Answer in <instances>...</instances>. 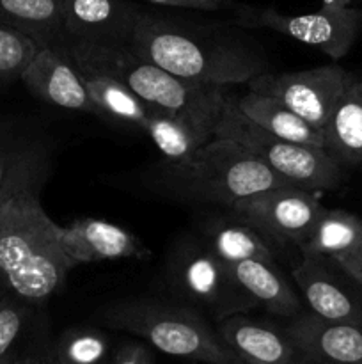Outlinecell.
Instances as JSON below:
<instances>
[{"label":"cell","mask_w":362,"mask_h":364,"mask_svg":"<svg viewBox=\"0 0 362 364\" xmlns=\"http://www.w3.org/2000/svg\"><path fill=\"white\" fill-rule=\"evenodd\" d=\"M78 267L66 252L62 226L53 223L38 194H20L0 205V279L7 291L41 306Z\"/></svg>","instance_id":"obj_2"},{"label":"cell","mask_w":362,"mask_h":364,"mask_svg":"<svg viewBox=\"0 0 362 364\" xmlns=\"http://www.w3.org/2000/svg\"><path fill=\"white\" fill-rule=\"evenodd\" d=\"M142 130L151 137L165 160H183L215 137L213 128L192 117L153 109Z\"/></svg>","instance_id":"obj_25"},{"label":"cell","mask_w":362,"mask_h":364,"mask_svg":"<svg viewBox=\"0 0 362 364\" xmlns=\"http://www.w3.org/2000/svg\"><path fill=\"white\" fill-rule=\"evenodd\" d=\"M38 48L34 39L0 23V82L20 80Z\"/></svg>","instance_id":"obj_28"},{"label":"cell","mask_w":362,"mask_h":364,"mask_svg":"<svg viewBox=\"0 0 362 364\" xmlns=\"http://www.w3.org/2000/svg\"><path fill=\"white\" fill-rule=\"evenodd\" d=\"M233 100L238 109L248 119L268 130L270 134L286 139V141L297 142V144L325 148V135L312 128L307 121L302 119L298 114L287 109L279 100L254 91H248L247 95L240 96V98L233 96Z\"/></svg>","instance_id":"obj_22"},{"label":"cell","mask_w":362,"mask_h":364,"mask_svg":"<svg viewBox=\"0 0 362 364\" xmlns=\"http://www.w3.org/2000/svg\"><path fill=\"white\" fill-rule=\"evenodd\" d=\"M67 45L116 73L151 109L192 117L215 132L216 119L227 100L222 85L176 77L138 57L131 46H99L82 41H67Z\"/></svg>","instance_id":"obj_5"},{"label":"cell","mask_w":362,"mask_h":364,"mask_svg":"<svg viewBox=\"0 0 362 364\" xmlns=\"http://www.w3.org/2000/svg\"><path fill=\"white\" fill-rule=\"evenodd\" d=\"M151 183L169 198L224 208L254 192L290 185L243 146L220 137L183 160L163 159L151 169Z\"/></svg>","instance_id":"obj_3"},{"label":"cell","mask_w":362,"mask_h":364,"mask_svg":"<svg viewBox=\"0 0 362 364\" xmlns=\"http://www.w3.org/2000/svg\"><path fill=\"white\" fill-rule=\"evenodd\" d=\"M236 23L241 27L268 28L304 45L322 50L332 59H341L351 50L362 31V9H319L309 14H280L273 7L236 4Z\"/></svg>","instance_id":"obj_8"},{"label":"cell","mask_w":362,"mask_h":364,"mask_svg":"<svg viewBox=\"0 0 362 364\" xmlns=\"http://www.w3.org/2000/svg\"><path fill=\"white\" fill-rule=\"evenodd\" d=\"M323 208L314 191L284 185L236 199L229 210L275 244L300 247Z\"/></svg>","instance_id":"obj_9"},{"label":"cell","mask_w":362,"mask_h":364,"mask_svg":"<svg viewBox=\"0 0 362 364\" xmlns=\"http://www.w3.org/2000/svg\"><path fill=\"white\" fill-rule=\"evenodd\" d=\"M165 283L174 297L215 322L258 308L231 265L216 258L197 235H185L170 249Z\"/></svg>","instance_id":"obj_7"},{"label":"cell","mask_w":362,"mask_h":364,"mask_svg":"<svg viewBox=\"0 0 362 364\" xmlns=\"http://www.w3.org/2000/svg\"><path fill=\"white\" fill-rule=\"evenodd\" d=\"M362 287V251L334 258Z\"/></svg>","instance_id":"obj_31"},{"label":"cell","mask_w":362,"mask_h":364,"mask_svg":"<svg viewBox=\"0 0 362 364\" xmlns=\"http://www.w3.org/2000/svg\"><path fill=\"white\" fill-rule=\"evenodd\" d=\"M6 294H7V288H6V284L2 283V279H0V299H2Z\"/></svg>","instance_id":"obj_35"},{"label":"cell","mask_w":362,"mask_h":364,"mask_svg":"<svg viewBox=\"0 0 362 364\" xmlns=\"http://www.w3.org/2000/svg\"><path fill=\"white\" fill-rule=\"evenodd\" d=\"M112 364H155V359L144 343L128 341L114 352Z\"/></svg>","instance_id":"obj_29"},{"label":"cell","mask_w":362,"mask_h":364,"mask_svg":"<svg viewBox=\"0 0 362 364\" xmlns=\"http://www.w3.org/2000/svg\"><path fill=\"white\" fill-rule=\"evenodd\" d=\"M350 71L337 64L291 73H263L247 82L248 91L272 96L323 134Z\"/></svg>","instance_id":"obj_10"},{"label":"cell","mask_w":362,"mask_h":364,"mask_svg":"<svg viewBox=\"0 0 362 364\" xmlns=\"http://www.w3.org/2000/svg\"><path fill=\"white\" fill-rule=\"evenodd\" d=\"M67 48H70L71 57L75 59V64L80 71L89 96L102 110V116L144 128L146 121L153 110L151 107L142 102L116 73L96 64L89 57L82 55L70 45H67Z\"/></svg>","instance_id":"obj_19"},{"label":"cell","mask_w":362,"mask_h":364,"mask_svg":"<svg viewBox=\"0 0 362 364\" xmlns=\"http://www.w3.org/2000/svg\"><path fill=\"white\" fill-rule=\"evenodd\" d=\"M130 46L148 63L199 84H247L265 71V59L233 36L146 9Z\"/></svg>","instance_id":"obj_1"},{"label":"cell","mask_w":362,"mask_h":364,"mask_svg":"<svg viewBox=\"0 0 362 364\" xmlns=\"http://www.w3.org/2000/svg\"><path fill=\"white\" fill-rule=\"evenodd\" d=\"M215 329L241 364H304L286 329L272 322L238 313Z\"/></svg>","instance_id":"obj_16"},{"label":"cell","mask_w":362,"mask_h":364,"mask_svg":"<svg viewBox=\"0 0 362 364\" xmlns=\"http://www.w3.org/2000/svg\"><path fill=\"white\" fill-rule=\"evenodd\" d=\"M20 80L32 96L48 105L102 116V110L89 96L67 43L39 46Z\"/></svg>","instance_id":"obj_13"},{"label":"cell","mask_w":362,"mask_h":364,"mask_svg":"<svg viewBox=\"0 0 362 364\" xmlns=\"http://www.w3.org/2000/svg\"><path fill=\"white\" fill-rule=\"evenodd\" d=\"M62 242L77 265L105 259H148L151 255L141 238L126 228L92 217L75 219L70 226H62Z\"/></svg>","instance_id":"obj_17"},{"label":"cell","mask_w":362,"mask_h":364,"mask_svg":"<svg viewBox=\"0 0 362 364\" xmlns=\"http://www.w3.org/2000/svg\"><path fill=\"white\" fill-rule=\"evenodd\" d=\"M229 210V208H227ZM199 240L227 265L247 262V259H261V262H277L275 242L266 238L247 223L234 215L215 213L199 223Z\"/></svg>","instance_id":"obj_18"},{"label":"cell","mask_w":362,"mask_h":364,"mask_svg":"<svg viewBox=\"0 0 362 364\" xmlns=\"http://www.w3.org/2000/svg\"><path fill=\"white\" fill-rule=\"evenodd\" d=\"M35 361H38V364H53L52 361H50V359L48 358H46V355H45V352H35Z\"/></svg>","instance_id":"obj_34"},{"label":"cell","mask_w":362,"mask_h":364,"mask_svg":"<svg viewBox=\"0 0 362 364\" xmlns=\"http://www.w3.org/2000/svg\"><path fill=\"white\" fill-rule=\"evenodd\" d=\"M45 352L53 364H112V343L96 327H71Z\"/></svg>","instance_id":"obj_26"},{"label":"cell","mask_w":362,"mask_h":364,"mask_svg":"<svg viewBox=\"0 0 362 364\" xmlns=\"http://www.w3.org/2000/svg\"><path fill=\"white\" fill-rule=\"evenodd\" d=\"M284 329L304 364H362V323L332 322L302 311Z\"/></svg>","instance_id":"obj_15"},{"label":"cell","mask_w":362,"mask_h":364,"mask_svg":"<svg viewBox=\"0 0 362 364\" xmlns=\"http://www.w3.org/2000/svg\"><path fill=\"white\" fill-rule=\"evenodd\" d=\"M355 0H322L323 9H344V7H351Z\"/></svg>","instance_id":"obj_32"},{"label":"cell","mask_w":362,"mask_h":364,"mask_svg":"<svg viewBox=\"0 0 362 364\" xmlns=\"http://www.w3.org/2000/svg\"><path fill=\"white\" fill-rule=\"evenodd\" d=\"M11 364H38L35 361V352H18V355L14 358V361Z\"/></svg>","instance_id":"obj_33"},{"label":"cell","mask_w":362,"mask_h":364,"mask_svg":"<svg viewBox=\"0 0 362 364\" xmlns=\"http://www.w3.org/2000/svg\"><path fill=\"white\" fill-rule=\"evenodd\" d=\"M293 281L316 316L362 323V287L334 258L300 255Z\"/></svg>","instance_id":"obj_11"},{"label":"cell","mask_w":362,"mask_h":364,"mask_svg":"<svg viewBox=\"0 0 362 364\" xmlns=\"http://www.w3.org/2000/svg\"><path fill=\"white\" fill-rule=\"evenodd\" d=\"M28 302L7 291L0 299V364H11L20 352V341L31 320Z\"/></svg>","instance_id":"obj_27"},{"label":"cell","mask_w":362,"mask_h":364,"mask_svg":"<svg viewBox=\"0 0 362 364\" xmlns=\"http://www.w3.org/2000/svg\"><path fill=\"white\" fill-rule=\"evenodd\" d=\"M0 23L28 36L39 46L67 43L60 0H0Z\"/></svg>","instance_id":"obj_23"},{"label":"cell","mask_w":362,"mask_h":364,"mask_svg":"<svg viewBox=\"0 0 362 364\" xmlns=\"http://www.w3.org/2000/svg\"><path fill=\"white\" fill-rule=\"evenodd\" d=\"M238 283L251 295L258 308L280 318H293L304 311L300 297L280 272L277 262L247 259L231 265Z\"/></svg>","instance_id":"obj_21"},{"label":"cell","mask_w":362,"mask_h":364,"mask_svg":"<svg viewBox=\"0 0 362 364\" xmlns=\"http://www.w3.org/2000/svg\"><path fill=\"white\" fill-rule=\"evenodd\" d=\"M142 2L192 11H222L234 9V6H236L233 0H142Z\"/></svg>","instance_id":"obj_30"},{"label":"cell","mask_w":362,"mask_h":364,"mask_svg":"<svg viewBox=\"0 0 362 364\" xmlns=\"http://www.w3.org/2000/svg\"><path fill=\"white\" fill-rule=\"evenodd\" d=\"M323 135L325 149L341 166H362V77L348 75Z\"/></svg>","instance_id":"obj_20"},{"label":"cell","mask_w":362,"mask_h":364,"mask_svg":"<svg viewBox=\"0 0 362 364\" xmlns=\"http://www.w3.org/2000/svg\"><path fill=\"white\" fill-rule=\"evenodd\" d=\"M298 251L300 255L329 258L362 251V219L344 210L323 208Z\"/></svg>","instance_id":"obj_24"},{"label":"cell","mask_w":362,"mask_h":364,"mask_svg":"<svg viewBox=\"0 0 362 364\" xmlns=\"http://www.w3.org/2000/svg\"><path fill=\"white\" fill-rule=\"evenodd\" d=\"M52 171L45 139L25 124L0 117V205L20 194H41Z\"/></svg>","instance_id":"obj_12"},{"label":"cell","mask_w":362,"mask_h":364,"mask_svg":"<svg viewBox=\"0 0 362 364\" xmlns=\"http://www.w3.org/2000/svg\"><path fill=\"white\" fill-rule=\"evenodd\" d=\"M67 41L130 46L144 7L131 0H60Z\"/></svg>","instance_id":"obj_14"},{"label":"cell","mask_w":362,"mask_h":364,"mask_svg":"<svg viewBox=\"0 0 362 364\" xmlns=\"http://www.w3.org/2000/svg\"><path fill=\"white\" fill-rule=\"evenodd\" d=\"M112 329L144 338L167 355L206 364H241L197 309L156 299H130L103 311Z\"/></svg>","instance_id":"obj_4"},{"label":"cell","mask_w":362,"mask_h":364,"mask_svg":"<svg viewBox=\"0 0 362 364\" xmlns=\"http://www.w3.org/2000/svg\"><path fill=\"white\" fill-rule=\"evenodd\" d=\"M215 137L238 142L295 187L314 192L336 191L346 178V167L341 166L325 148L297 144L270 134L238 109L233 96H227L216 119Z\"/></svg>","instance_id":"obj_6"}]
</instances>
